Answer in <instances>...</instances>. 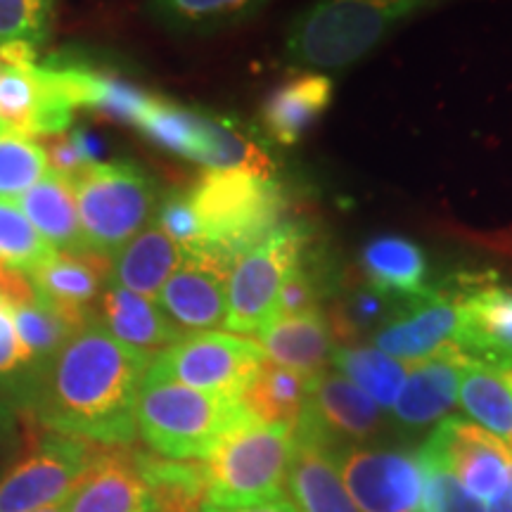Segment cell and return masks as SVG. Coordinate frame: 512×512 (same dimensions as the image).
I'll list each match as a JSON object with an SVG mask.
<instances>
[{"label": "cell", "mask_w": 512, "mask_h": 512, "mask_svg": "<svg viewBox=\"0 0 512 512\" xmlns=\"http://www.w3.org/2000/svg\"><path fill=\"white\" fill-rule=\"evenodd\" d=\"M197 512H297L292 501L287 496L273 498L266 503H254V505H238V508H223V505H214L204 501Z\"/></svg>", "instance_id": "obj_41"}, {"label": "cell", "mask_w": 512, "mask_h": 512, "mask_svg": "<svg viewBox=\"0 0 512 512\" xmlns=\"http://www.w3.org/2000/svg\"><path fill=\"white\" fill-rule=\"evenodd\" d=\"M259 347L268 361L313 377L332 361L337 339L328 313L311 311L271 320L259 332Z\"/></svg>", "instance_id": "obj_22"}, {"label": "cell", "mask_w": 512, "mask_h": 512, "mask_svg": "<svg viewBox=\"0 0 512 512\" xmlns=\"http://www.w3.org/2000/svg\"><path fill=\"white\" fill-rule=\"evenodd\" d=\"M460 306L458 349L472 361L512 370V287L486 275L453 278Z\"/></svg>", "instance_id": "obj_15"}, {"label": "cell", "mask_w": 512, "mask_h": 512, "mask_svg": "<svg viewBox=\"0 0 512 512\" xmlns=\"http://www.w3.org/2000/svg\"><path fill=\"white\" fill-rule=\"evenodd\" d=\"M484 512H512V470L503 489L489 498V505H486Z\"/></svg>", "instance_id": "obj_43"}, {"label": "cell", "mask_w": 512, "mask_h": 512, "mask_svg": "<svg viewBox=\"0 0 512 512\" xmlns=\"http://www.w3.org/2000/svg\"><path fill=\"white\" fill-rule=\"evenodd\" d=\"M38 297L64 311L93 316V304L112 278V256L81 249L53 252L29 273Z\"/></svg>", "instance_id": "obj_20"}, {"label": "cell", "mask_w": 512, "mask_h": 512, "mask_svg": "<svg viewBox=\"0 0 512 512\" xmlns=\"http://www.w3.org/2000/svg\"><path fill=\"white\" fill-rule=\"evenodd\" d=\"M34 512H67L64 505H53V508H43V510H34Z\"/></svg>", "instance_id": "obj_44"}, {"label": "cell", "mask_w": 512, "mask_h": 512, "mask_svg": "<svg viewBox=\"0 0 512 512\" xmlns=\"http://www.w3.org/2000/svg\"><path fill=\"white\" fill-rule=\"evenodd\" d=\"M361 268L370 290L394 302H408L432 290L427 256L408 238L384 235L368 242L361 252Z\"/></svg>", "instance_id": "obj_24"}, {"label": "cell", "mask_w": 512, "mask_h": 512, "mask_svg": "<svg viewBox=\"0 0 512 512\" xmlns=\"http://www.w3.org/2000/svg\"><path fill=\"white\" fill-rule=\"evenodd\" d=\"M458 332V292L448 280L422 297L396 304L392 316L373 332V344L387 356L415 363L444 349H458Z\"/></svg>", "instance_id": "obj_14"}, {"label": "cell", "mask_w": 512, "mask_h": 512, "mask_svg": "<svg viewBox=\"0 0 512 512\" xmlns=\"http://www.w3.org/2000/svg\"><path fill=\"white\" fill-rule=\"evenodd\" d=\"M152 358L91 320L38 373L24 413L50 432L98 446H131L138 437V394Z\"/></svg>", "instance_id": "obj_1"}, {"label": "cell", "mask_w": 512, "mask_h": 512, "mask_svg": "<svg viewBox=\"0 0 512 512\" xmlns=\"http://www.w3.org/2000/svg\"><path fill=\"white\" fill-rule=\"evenodd\" d=\"M332 102V79L320 72H302L275 88L261 107V126L273 143L290 147L302 140Z\"/></svg>", "instance_id": "obj_23"}, {"label": "cell", "mask_w": 512, "mask_h": 512, "mask_svg": "<svg viewBox=\"0 0 512 512\" xmlns=\"http://www.w3.org/2000/svg\"><path fill=\"white\" fill-rule=\"evenodd\" d=\"M311 245L309 223L287 221L233 261L226 285V328L230 332L259 335L266 328L280 287Z\"/></svg>", "instance_id": "obj_8"}, {"label": "cell", "mask_w": 512, "mask_h": 512, "mask_svg": "<svg viewBox=\"0 0 512 512\" xmlns=\"http://www.w3.org/2000/svg\"><path fill=\"white\" fill-rule=\"evenodd\" d=\"M83 245L114 256L150 226L157 214V185L131 162H98L74 178Z\"/></svg>", "instance_id": "obj_7"}, {"label": "cell", "mask_w": 512, "mask_h": 512, "mask_svg": "<svg viewBox=\"0 0 512 512\" xmlns=\"http://www.w3.org/2000/svg\"><path fill=\"white\" fill-rule=\"evenodd\" d=\"M382 432V408L339 373L320 370L309 380L294 437L335 453L347 446H366Z\"/></svg>", "instance_id": "obj_12"}, {"label": "cell", "mask_w": 512, "mask_h": 512, "mask_svg": "<svg viewBox=\"0 0 512 512\" xmlns=\"http://www.w3.org/2000/svg\"><path fill=\"white\" fill-rule=\"evenodd\" d=\"M271 0H147L155 24L178 36H207L249 22Z\"/></svg>", "instance_id": "obj_28"}, {"label": "cell", "mask_w": 512, "mask_h": 512, "mask_svg": "<svg viewBox=\"0 0 512 512\" xmlns=\"http://www.w3.org/2000/svg\"><path fill=\"white\" fill-rule=\"evenodd\" d=\"M309 380L311 377L266 358L252 382L247 384L242 403L254 420L294 430L302 415L306 394H309Z\"/></svg>", "instance_id": "obj_30"}, {"label": "cell", "mask_w": 512, "mask_h": 512, "mask_svg": "<svg viewBox=\"0 0 512 512\" xmlns=\"http://www.w3.org/2000/svg\"><path fill=\"white\" fill-rule=\"evenodd\" d=\"M458 401L482 430L494 434L512 451V389L503 370L467 358Z\"/></svg>", "instance_id": "obj_31"}, {"label": "cell", "mask_w": 512, "mask_h": 512, "mask_svg": "<svg viewBox=\"0 0 512 512\" xmlns=\"http://www.w3.org/2000/svg\"><path fill=\"white\" fill-rule=\"evenodd\" d=\"M287 491L297 512H361L344 489L325 448L294 437Z\"/></svg>", "instance_id": "obj_27"}, {"label": "cell", "mask_w": 512, "mask_h": 512, "mask_svg": "<svg viewBox=\"0 0 512 512\" xmlns=\"http://www.w3.org/2000/svg\"><path fill=\"white\" fill-rule=\"evenodd\" d=\"M292 448L294 430L290 427L264 425L254 418L233 427L204 460V501L238 508L283 498Z\"/></svg>", "instance_id": "obj_5"}, {"label": "cell", "mask_w": 512, "mask_h": 512, "mask_svg": "<svg viewBox=\"0 0 512 512\" xmlns=\"http://www.w3.org/2000/svg\"><path fill=\"white\" fill-rule=\"evenodd\" d=\"M91 441L46 430L0 477V512H34L64 505L91 463Z\"/></svg>", "instance_id": "obj_10"}, {"label": "cell", "mask_w": 512, "mask_h": 512, "mask_svg": "<svg viewBox=\"0 0 512 512\" xmlns=\"http://www.w3.org/2000/svg\"><path fill=\"white\" fill-rule=\"evenodd\" d=\"M505 380H508V384H510V389H512V370H505Z\"/></svg>", "instance_id": "obj_45"}, {"label": "cell", "mask_w": 512, "mask_h": 512, "mask_svg": "<svg viewBox=\"0 0 512 512\" xmlns=\"http://www.w3.org/2000/svg\"><path fill=\"white\" fill-rule=\"evenodd\" d=\"M34 382L36 370L19 342L15 323H12V311L0 304V384L15 396L22 413L27 411Z\"/></svg>", "instance_id": "obj_38"}, {"label": "cell", "mask_w": 512, "mask_h": 512, "mask_svg": "<svg viewBox=\"0 0 512 512\" xmlns=\"http://www.w3.org/2000/svg\"><path fill=\"white\" fill-rule=\"evenodd\" d=\"M332 366L363 394H368L382 411H392L408 375V366H403L399 358L387 356L375 347H354V344L337 347L332 354Z\"/></svg>", "instance_id": "obj_33"}, {"label": "cell", "mask_w": 512, "mask_h": 512, "mask_svg": "<svg viewBox=\"0 0 512 512\" xmlns=\"http://www.w3.org/2000/svg\"><path fill=\"white\" fill-rule=\"evenodd\" d=\"M249 418L242 399L155 375H145L136 406L138 434L157 456L171 460H207L214 446Z\"/></svg>", "instance_id": "obj_3"}, {"label": "cell", "mask_w": 512, "mask_h": 512, "mask_svg": "<svg viewBox=\"0 0 512 512\" xmlns=\"http://www.w3.org/2000/svg\"><path fill=\"white\" fill-rule=\"evenodd\" d=\"M136 467L155 498L159 512H197L207 498L204 460H171L136 451Z\"/></svg>", "instance_id": "obj_29"}, {"label": "cell", "mask_w": 512, "mask_h": 512, "mask_svg": "<svg viewBox=\"0 0 512 512\" xmlns=\"http://www.w3.org/2000/svg\"><path fill=\"white\" fill-rule=\"evenodd\" d=\"M55 0H0V46L24 43L41 50L50 38Z\"/></svg>", "instance_id": "obj_37"}, {"label": "cell", "mask_w": 512, "mask_h": 512, "mask_svg": "<svg viewBox=\"0 0 512 512\" xmlns=\"http://www.w3.org/2000/svg\"><path fill=\"white\" fill-rule=\"evenodd\" d=\"M93 320L119 342L152 356L185 337V332L164 316L155 299L140 297L114 283H107L102 290L98 306H93Z\"/></svg>", "instance_id": "obj_21"}, {"label": "cell", "mask_w": 512, "mask_h": 512, "mask_svg": "<svg viewBox=\"0 0 512 512\" xmlns=\"http://www.w3.org/2000/svg\"><path fill=\"white\" fill-rule=\"evenodd\" d=\"M46 147L22 133L0 131V200L17 202L46 176Z\"/></svg>", "instance_id": "obj_34"}, {"label": "cell", "mask_w": 512, "mask_h": 512, "mask_svg": "<svg viewBox=\"0 0 512 512\" xmlns=\"http://www.w3.org/2000/svg\"><path fill=\"white\" fill-rule=\"evenodd\" d=\"M330 458L361 512H422L418 451L366 444L339 448Z\"/></svg>", "instance_id": "obj_11"}, {"label": "cell", "mask_w": 512, "mask_h": 512, "mask_svg": "<svg viewBox=\"0 0 512 512\" xmlns=\"http://www.w3.org/2000/svg\"><path fill=\"white\" fill-rule=\"evenodd\" d=\"M0 131H3V128H0Z\"/></svg>", "instance_id": "obj_46"}, {"label": "cell", "mask_w": 512, "mask_h": 512, "mask_svg": "<svg viewBox=\"0 0 512 512\" xmlns=\"http://www.w3.org/2000/svg\"><path fill=\"white\" fill-rule=\"evenodd\" d=\"M230 266V261L211 252H185L181 266L159 290L157 306L185 335L226 325Z\"/></svg>", "instance_id": "obj_16"}, {"label": "cell", "mask_w": 512, "mask_h": 512, "mask_svg": "<svg viewBox=\"0 0 512 512\" xmlns=\"http://www.w3.org/2000/svg\"><path fill=\"white\" fill-rule=\"evenodd\" d=\"M136 128L166 152L207 166L209 171H249L271 176L273 164L264 145L247 126L230 117L152 98Z\"/></svg>", "instance_id": "obj_6"}, {"label": "cell", "mask_w": 512, "mask_h": 512, "mask_svg": "<svg viewBox=\"0 0 512 512\" xmlns=\"http://www.w3.org/2000/svg\"><path fill=\"white\" fill-rule=\"evenodd\" d=\"M67 512H159L140 477L131 446H95V453L64 503Z\"/></svg>", "instance_id": "obj_18"}, {"label": "cell", "mask_w": 512, "mask_h": 512, "mask_svg": "<svg viewBox=\"0 0 512 512\" xmlns=\"http://www.w3.org/2000/svg\"><path fill=\"white\" fill-rule=\"evenodd\" d=\"M31 226L55 252H81L86 249L81 235L79 209H76L74 181L69 176L46 171L36 185L17 200Z\"/></svg>", "instance_id": "obj_25"}, {"label": "cell", "mask_w": 512, "mask_h": 512, "mask_svg": "<svg viewBox=\"0 0 512 512\" xmlns=\"http://www.w3.org/2000/svg\"><path fill=\"white\" fill-rule=\"evenodd\" d=\"M62 81L41 57L0 62V128L29 138H55L74 126Z\"/></svg>", "instance_id": "obj_13"}, {"label": "cell", "mask_w": 512, "mask_h": 512, "mask_svg": "<svg viewBox=\"0 0 512 512\" xmlns=\"http://www.w3.org/2000/svg\"><path fill=\"white\" fill-rule=\"evenodd\" d=\"M467 356L451 347L408 366L406 382L392 406V420L401 432H420L444 420L458 403V387Z\"/></svg>", "instance_id": "obj_19"}, {"label": "cell", "mask_w": 512, "mask_h": 512, "mask_svg": "<svg viewBox=\"0 0 512 512\" xmlns=\"http://www.w3.org/2000/svg\"><path fill=\"white\" fill-rule=\"evenodd\" d=\"M453 0H311L292 19L285 62L297 69H349L396 31Z\"/></svg>", "instance_id": "obj_2"}, {"label": "cell", "mask_w": 512, "mask_h": 512, "mask_svg": "<svg viewBox=\"0 0 512 512\" xmlns=\"http://www.w3.org/2000/svg\"><path fill=\"white\" fill-rule=\"evenodd\" d=\"M55 249L38 235L17 202L0 200V259L31 273Z\"/></svg>", "instance_id": "obj_35"}, {"label": "cell", "mask_w": 512, "mask_h": 512, "mask_svg": "<svg viewBox=\"0 0 512 512\" xmlns=\"http://www.w3.org/2000/svg\"><path fill=\"white\" fill-rule=\"evenodd\" d=\"M38 294V292H36ZM93 316H81V313L64 311L60 306L36 297L34 302L19 306L12 311V323H15L17 337L27 351L36 377L48 366L50 358L60 351L64 344L72 339L81 328L91 323Z\"/></svg>", "instance_id": "obj_32"}, {"label": "cell", "mask_w": 512, "mask_h": 512, "mask_svg": "<svg viewBox=\"0 0 512 512\" xmlns=\"http://www.w3.org/2000/svg\"><path fill=\"white\" fill-rule=\"evenodd\" d=\"M418 460L422 470V512H484L479 498H475L458 477L448 470L444 460L432 451L430 446L422 444L418 448Z\"/></svg>", "instance_id": "obj_36"}, {"label": "cell", "mask_w": 512, "mask_h": 512, "mask_svg": "<svg viewBox=\"0 0 512 512\" xmlns=\"http://www.w3.org/2000/svg\"><path fill=\"white\" fill-rule=\"evenodd\" d=\"M188 197L204 233L202 252L230 264L287 223L290 207L283 185L249 171H207Z\"/></svg>", "instance_id": "obj_4"}, {"label": "cell", "mask_w": 512, "mask_h": 512, "mask_svg": "<svg viewBox=\"0 0 512 512\" xmlns=\"http://www.w3.org/2000/svg\"><path fill=\"white\" fill-rule=\"evenodd\" d=\"M19 413H22V408H19L15 396H12L8 389L0 384V432L8 430V427L12 425V422H15Z\"/></svg>", "instance_id": "obj_42"}, {"label": "cell", "mask_w": 512, "mask_h": 512, "mask_svg": "<svg viewBox=\"0 0 512 512\" xmlns=\"http://www.w3.org/2000/svg\"><path fill=\"white\" fill-rule=\"evenodd\" d=\"M36 297V287L31 283L29 273H24L22 268L10 266L8 261L0 259V304L15 311L19 306L34 302Z\"/></svg>", "instance_id": "obj_40"}, {"label": "cell", "mask_w": 512, "mask_h": 512, "mask_svg": "<svg viewBox=\"0 0 512 512\" xmlns=\"http://www.w3.org/2000/svg\"><path fill=\"white\" fill-rule=\"evenodd\" d=\"M183 254V247H178L157 223H152L112 256L110 283L140 297L157 299L171 273L181 266Z\"/></svg>", "instance_id": "obj_26"}, {"label": "cell", "mask_w": 512, "mask_h": 512, "mask_svg": "<svg viewBox=\"0 0 512 512\" xmlns=\"http://www.w3.org/2000/svg\"><path fill=\"white\" fill-rule=\"evenodd\" d=\"M425 444L475 498H491L508 482L512 451L475 422L444 418Z\"/></svg>", "instance_id": "obj_17"}, {"label": "cell", "mask_w": 512, "mask_h": 512, "mask_svg": "<svg viewBox=\"0 0 512 512\" xmlns=\"http://www.w3.org/2000/svg\"><path fill=\"white\" fill-rule=\"evenodd\" d=\"M259 342L228 332H190L152 358L147 375L162 377L200 392L242 399L261 363Z\"/></svg>", "instance_id": "obj_9"}, {"label": "cell", "mask_w": 512, "mask_h": 512, "mask_svg": "<svg viewBox=\"0 0 512 512\" xmlns=\"http://www.w3.org/2000/svg\"><path fill=\"white\" fill-rule=\"evenodd\" d=\"M157 226L183 247V252H202L204 249V233L197 219L195 209L188 192H166L162 202L157 204Z\"/></svg>", "instance_id": "obj_39"}]
</instances>
